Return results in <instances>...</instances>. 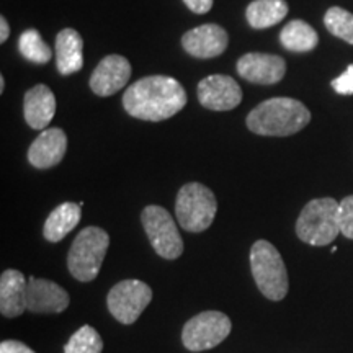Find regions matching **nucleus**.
<instances>
[{
	"label": "nucleus",
	"mask_w": 353,
	"mask_h": 353,
	"mask_svg": "<svg viewBox=\"0 0 353 353\" xmlns=\"http://www.w3.org/2000/svg\"><path fill=\"white\" fill-rule=\"evenodd\" d=\"M28 280L20 270L8 268L0 276V312L7 319L20 317L26 311Z\"/></svg>",
	"instance_id": "nucleus-16"
},
{
	"label": "nucleus",
	"mask_w": 353,
	"mask_h": 353,
	"mask_svg": "<svg viewBox=\"0 0 353 353\" xmlns=\"http://www.w3.org/2000/svg\"><path fill=\"white\" fill-rule=\"evenodd\" d=\"M324 25L335 38L353 44V13L341 7H330L324 15Z\"/></svg>",
	"instance_id": "nucleus-24"
},
{
	"label": "nucleus",
	"mask_w": 353,
	"mask_h": 353,
	"mask_svg": "<svg viewBox=\"0 0 353 353\" xmlns=\"http://www.w3.org/2000/svg\"><path fill=\"white\" fill-rule=\"evenodd\" d=\"M103 341L92 325H82L77 332L70 335L64 345V353H101Z\"/></svg>",
	"instance_id": "nucleus-23"
},
{
	"label": "nucleus",
	"mask_w": 353,
	"mask_h": 353,
	"mask_svg": "<svg viewBox=\"0 0 353 353\" xmlns=\"http://www.w3.org/2000/svg\"><path fill=\"white\" fill-rule=\"evenodd\" d=\"M339 226L342 236L353 239V195L339 203Z\"/></svg>",
	"instance_id": "nucleus-25"
},
{
	"label": "nucleus",
	"mask_w": 353,
	"mask_h": 353,
	"mask_svg": "<svg viewBox=\"0 0 353 353\" xmlns=\"http://www.w3.org/2000/svg\"><path fill=\"white\" fill-rule=\"evenodd\" d=\"M144 232L151 242L152 249L164 260H176L183 254V239L176 223L165 208L157 205L145 206L141 213Z\"/></svg>",
	"instance_id": "nucleus-7"
},
{
	"label": "nucleus",
	"mask_w": 353,
	"mask_h": 353,
	"mask_svg": "<svg viewBox=\"0 0 353 353\" xmlns=\"http://www.w3.org/2000/svg\"><path fill=\"white\" fill-rule=\"evenodd\" d=\"M56 113V97L50 87L34 85L25 94L23 114L25 121L33 130H46Z\"/></svg>",
	"instance_id": "nucleus-17"
},
{
	"label": "nucleus",
	"mask_w": 353,
	"mask_h": 353,
	"mask_svg": "<svg viewBox=\"0 0 353 353\" xmlns=\"http://www.w3.org/2000/svg\"><path fill=\"white\" fill-rule=\"evenodd\" d=\"M82 218V206L79 203L65 201L50 213L43 228V236L48 242L63 241L72 229H76Z\"/></svg>",
	"instance_id": "nucleus-19"
},
{
	"label": "nucleus",
	"mask_w": 353,
	"mask_h": 353,
	"mask_svg": "<svg viewBox=\"0 0 353 353\" xmlns=\"http://www.w3.org/2000/svg\"><path fill=\"white\" fill-rule=\"evenodd\" d=\"M332 87L341 95H353V64L347 68L343 74L332 81Z\"/></svg>",
	"instance_id": "nucleus-26"
},
{
	"label": "nucleus",
	"mask_w": 353,
	"mask_h": 353,
	"mask_svg": "<svg viewBox=\"0 0 353 353\" xmlns=\"http://www.w3.org/2000/svg\"><path fill=\"white\" fill-rule=\"evenodd\" d=\"M250 270L260 293L270 301H281L288 294L286 265L272 242L260 239L250 247Z\"/></svg>",
	"instance_id": "nucleus-3"
},
{
	"label": "nucleus",
	"mask_w": 353,
	"mask_h": 353,
	"mask_svg": "<svg viewBox=\"0 0 353 353\" xmlns=\"http://www.w3.org/2000/svg\"><path fill=\"white\" fill-rule=\"evenodd\" d=\"M198 101L213 112H229L239 107L242 101V88L232 77L214 74L205 77L198 83Z\"/></svg>",
	"instance_id": "nucleus-10"
},
{
	"label": "nucleus",
	"mask_w": 353,
	"mask_h": 353,
	"mask_svg": "<svg viewBox=\"0 0 353 353\" xmlns=\"http://www.w3.org/2000/svg\"><path fill=\"white\" fill-rule=\"evenodd\" d=\"M288 13L285 0H254L245 10V19L255 30L270 28L280 23Z\"/></svg>",
	"instance_id": "nucleus-20"
},
{
	"label": "nucleus",
	"mask_w": 353,
	"mask_h": 353,
	"mask_svg": "<svg viewBox=\"0 0 353 353\" xmlns=\"http://www.w3.org/2000/svg\"><path fill=\"white\" fill-rule=\"evenodd\" d=\"M232 322L221 311H203L185 322L182 343L187 350L200 353L218 347L229 337Z\"/></svg>",
	"instance_id": "nucleus-8"
},
{
	"label": "nucleus",
	"mask_w": 353,
	"mask_h": 353,
	"mask_svg": "<svg viewBox=\"0 0 353 353\" xmlns=\"http://www.w3.org/2000/svg\"><path fill=\"white\" fill-rule=\"evenodd\" d=\"M280 41L288 51L307 52L312 51L319 43L316 30L303 20H293L280 33Z\"/></svg>",
	"instance_id": "nucleus-21"
},
{
	"label": "nucleus",
	"mask_w": 353,
	"mask_h": 353,
	"mask_svg": "<svg viewBox=\"0 0 353 353\" xmlns=\"http://www.w3.org/2000/svg\"><path fill=\"white\" fill-rule=\"evenodd\" d=\"M187 92L182 83L169 76H149L128 87L123 107L132 118L164 121L183 110Z\"/></svg>",
	"instance_id": "nucleus-1"
},
{
	"label": "nucleus",
	"mask_w": 353,
	"mask_h": 353,
	"mask_svg": "<svg viewBox=\"0 0 353 353\" xmlns=\"http://www.w3.org/2000/svg\"><path fill=\"white\" fill-rule=\"evenodd\" d=\"M183 3L193 13H198V15L208 13L211 10V7H213V0H183Z\"/></svg>",
	"instance_id": "nucleus-28"
},
{
	"label": "nucleus",
	"mask_w": 353,
	"mask_h": 353,
	"mask_svg": "<svg viewBox=\"0 0 353 353\" xmlns=\"http://www.w3.org/2000/svg\"><path fill=\"white\" fill-rule=\"evenodd\" d=\"M0 353H34V352L23 342L3 341L0 343Z\"/></svg>",
	"instance_id": "nucleus-27"
},
{
	"label": "nucleus",
	"mask_w": 353,
	"mask_h": 353,
	"mask_svg": "<svg viewBox=\"0 0 353 353\" xmlns=\"http://www.w3.org/2000/svg\"><path fill=\"white\" fill-rule=\"evenodd\" d=\"M10 37V26L7 23L6 17H0V43H6Z\"/></svg>",
	"instance_id": "nucleus-29"
},
{
	"label": "nucleus",
	"mask_w": 353,
	"mask_h": 353,
	"mask_svg": "<svg viewBox=\"0 0 353 353\" xmlns=\"http://www.w3.org/2000/svg\"><path fill=\"white\" fill-rule=\"evenodd\" d=\"M19 50L20 54L25 57L26 61L34 64H48L52 57V51L38 30H25L19 38Z\"/></svg>",
	"instance_id": "nucleus-22"
},
{
	"label": "nucleus",
	"mask_w": 353,
	"mask_h": 353,
	"mask_svg": "<svg viewBox=\"0 0 353 353\" xmlns=\"http://www.w3.org/2000/svg\"><path fill=\"white\" fill-rule=\"evenodd\" d=\"M152 301L151 286L141 280H123L110 290L107 306L120 324L131 325Z\"/></svg>",
	"instance_id": "nucleus-9"
},
{
	"label": "nucleus",
	"mask_w": 353,
	"mask_h": 353,
	"mask_svg": "<svg viewBox=\"0 0 353 353\" xmlns=\"http://www.w3.org/2000/svg\"><path fill=\"white\" fill-rule=\"evenodd\" d=\"M237 72L247 82L257 85H273L286 74V63L283 57L265 52H247L237 61Z\"/></svg>",
	"instance_id": "nucleus-12"
},
{
	"label": "nucleus",
	"mask_w": 353,
	"mask_h": 353,
	"mask_svg": "<svg viewBox=\"0 0 353 353\" xmlns=\"http://www.w3.org/2000/svg\"><path fill=\"white\" fill-rule=\"evenodd\" d=\"M339 234V203L334 198L311 200L298 216L296 236L309 245H329Z\"/></svg>",
	"instance_id": "nucleus-5"
},
{
	"label": "nucleus",
	"mask_w": 353,
	"mask_h": 353,
	"mask_svg": "<svg viewBox=\"0 0 353 353\" xmlns=\"http://www.w3.org/2000/svg\"><path fill=\"white\" fill-rule=\"evenodd\" d=\"M70 304V296L63 286L44 278L30 276L26 291V311L33 314H59Z\"/></svg>",
	"instance_id": "nucleus-11"
},
{
	"label": "nucleus",
	"mask_w": 353,
	"mask_h": 353,
	"mask_svg": "<svg viewBox=\"0 0 353 353\" xmlns=\"http://www.w3.org/2000/svg\"><path fill=\"white\" fill-rule=\"evenodd\" d=\"M110 236L105 229L88 226L74 239L68 254V270L82 283L94 281L101 270L108 252Z\"/></svg>",
	"instance_id": "nucleus-4"
},
{
	"label": "nucleus",
	"mask_w": 353,
	"mask_h": 353,
	"mask_svg": "<svg viewBox=\"0 0 353 353\" xmlns=\"http://www.w3.org/2000/svg\"><path fill=\"white\" fill-rule=\"evenodd\" d=\"M131 64L125 56L110 54L100 61L90 76V88L95 95L110 97L118 94L130 81Z\"/></svg>",
	"instance_id": "nucleus-13"
},
{
	"label": "nucleus",
	"mask_w": 353,
	"mask_h": 353,
	"mask_svg": "<svg viewBox=\"0 0 353 353\" xmlns=\"http://www.w3.org/2000/svg\"><path fill=\"white\" fill-rule=\"evenodd\" d=\"M56 65L61 76H70L83 68V39L74 28L57 33Z\"/></svg>",
	"instance_id": "nucleus-18"
},
{
	"label": "nucleus",
	"mask_w": 353,
	"mask_h": 353,
	"mask_svg": "<svg viewBox=\"0 0 353 353\" xmlns=\"http://www.w3.org/2000/svg\"><path fill=\"white\" fill-rule=\"evenodd\" d=\"M311 121V112L299 100L288 97L265 100L247 114L245 125L259 136L286 138L304 130Z\"/></svg>",
	"instance_id": "nucleus-2"
},
{
	"label": "nucleus",
	"mask_w": 353,
	"mask_h": 353,
	"mask_svg": "<svg viewBox=\"0 0 353 353\" xmlns=\"http://www.w3.org/2000/svg\"><path fill=\"white\" fill-rule=\"evenodd\" d=\"M68 151V136L61 128H46L28 149V162L34 169H51L63 162Z\"/></svg>",
	"instance_id": "nucleus-15"
},
{
	"label": "nucleus",
	"mask_w": 353,
	"mask_h": 353,
	"mask_svg": "<svg viewBox=\"0 0 353 353\" xmlns=\"http://www.w3.org/2000/svg\"><path fill=\"white\" fill-rule=\"evenodd\" d=\"M228 44V32L216 23L200 25L182 37L183 50L198 59H211V57L221 56L226 51Z\"/></svg>",
	"instance_id": "nucleus-14"
},
{
	"label": "nucleus",
	"mask_w": 353,
	"mask_h": 353,
	"mask_svg": "<svg viewBox=\"0 0 353 353\" xmlns=\"http://www.w3.org/2000/svg\"><path fill=\"white\" fill-rule=\"evenodd\" d=\"M3 90H6V77L0 76V94H2Z\"/></svg>",
	"instance_id": "nucleus-30"
},
{
	"label": "nucleus",
	"mask_w": 353,
	"mask_h": 353,
	"mask_svg": "<svg viewBox=\"0 0 353 353\" xmlns=\"http://www.w3.org/2000/svg\"><path fill=\"white\" fill-rule=\"evenodd\" d=\"M175 213L180 228L200 234L206 231L218 213V201L213 190L198 182L183 185L176 193Z\"/></svg>",
	"instance_id": "nucleus-6"
}]
</instances>
